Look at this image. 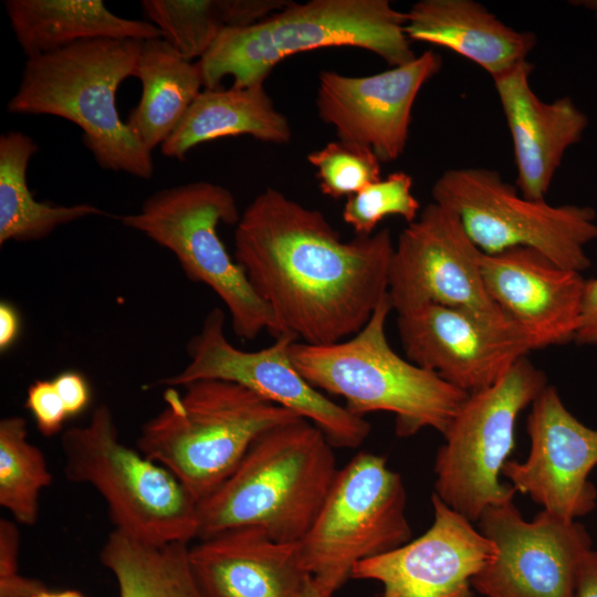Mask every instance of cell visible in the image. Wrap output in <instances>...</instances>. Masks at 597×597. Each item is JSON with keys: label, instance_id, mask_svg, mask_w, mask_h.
I'll list each match as a JSON object with an SVG mask.
<instances>
[{"label": "cell", "instance_id": "34", "mask_svg": "<svg viewBox=\"0 0 597 597\" xmlns=\"http://www.w3.org/2000/svg\"><path fill=\"white\" fill-rule=\"evenodd\" d=\"M52 380L69 417L77 416L87 408L91 400V389L82 374L75 370H65Z\"/></svg>", "mask_w": 597, "mask_h": 597}, {"label": "cell", "instance_id": "11", "mask_svg": "<svg viewBox=\"0 0 597 597\" xmlns=\"http://www.w3.org/2000/svg\"><path fill=\"white\" fill-rule=\"evenodd\" d=\"M433 202L451 210L476 248L494 254L512 248L538 251L582 273L591 264L585 247L597 240L596 212L577 205L532 200L489 168H451L434 181Z\"/></svg>", "mask_w": 597, "mask_h": 597}, {"label": "cell", "instance_id": "2", "mask_svg": "<svg viewBox=\"0 0 597 597\" xmlns=\"http://www.w3.org/2000/svg\"><path fill=\"white\" fill-rule=\"evenodd\" d=\"M143 43L94 39L28 57L7 111L67 119L81 128L83 144L101 168L150 179L151 151L116 107V92L135 76Z\"/></svg>", "mask_w": 597, "mask_h": 597}, {"label": "cell", "instance_id": "40", "mask_svg": "<svg viewBox=\"0 0 597 597\" xmlns=\"http://www.w3.org/2000/svg\"><path fill=\"white\" fill-rule=\"evenodd\" d=\"M575 3H580V6L591 10L597 17V1H579Z\"/></svg>", "mask_w": 597, "mask_h": 597}, {"label": "cell", "instance_id": "36", "mask_svg": "<svg viewBox=\"0 0 597 597\" xmlns=\"http://www.w3.org/2000/svg\"><path fill=\"white\" fill-rule=\"evenodd\" d=\"M20 333V316L17 308L7 301L0 303V350L7 352Z\"/></svg>", "mask_w": 597, "mask_h": 597}, {"label": "cell", "instance_id": "25", "mask_svg": "<svg viewBox=\"0 0 597 597\" xmlns=\"http://www.w3.org/2000/svg\"><path fill=\"white\" fill-rule=\"evenodd\" d=\"M135 77L142 96L127 124L150 150L175 132L203 86L198 63L179 55L163 38L145 40Z\"/></svg>", "mask_w": 597, "mask_h": 597}, {"label": "cell", "instance_id": "27", "mask_svg": "<svg viewBox=\"0 0 597 597\" xmlns=\"http://www.w3.org/2000/svg\"><path fill=\"white\" fill-rule=\"evenodd\" d=\"M39 150L34 139L19 130L0 137V244L27 242L50 235L57 227L91 216H106L88 203L53 206L35 200L27 171Z\"/></svg>", "mask_w": 597, "mask_h": 597}, {"label": "cell", "instance_id": "32", "mask_svg": "<svg viewBox=\"0 0 597 597\" xmlns=\"http://www.w3.org/2000/svg\"><path fill=\"white\" fill-rule=\"evenodd\" d=\"M20 532L15 521L0 520V597H33L44 584L19 573Z\"/></svg>", "mask_w": 597, "mask_h": 597}, {"label": "cell", "instance_id": "21", "mask_svg": "<svg viewBox=\"0 0 597 597\" xmlns=\"http://www.w3.org/2000/svg\"><path fill=\"white\" fill-rule=\"evenodd\" d=\"M189 554L208 597H300L310 577L297 543L280 542L255 526L200 540Z\"/></svg>", "mask_w": 597, "mask_h": 597}, {"label": "cell", "instance_id": "38", "mask_svg": "<svg viewBox=\"0 0 597 597\" xmlns=\"http://www.w3.org/2000/svg\"><path fill=\"white\" fill-rule=\"evenodd\" d=\"M33 597H85V596L81 591L75 590V589L51 591L45 588L36 593Z\"/></svg>", "mask_w": 597, "mask_h": 597}, {"label": "cell", "instance_id": "35", "mask_svg": "<svg viewBox=\"0 0 597 597\" xmlns=\"http://www.w3.org/2000/svg\"><path fill=\"white\" fill-rule=\"evenodd\" d=\"M577 345H597V276L586 280L578 328Z\"/></svg>", "mask_w": 597, "mask_h": 597}, {"label": "cell", "instance_id": "22", "mask_svg": "<svg viewBox=\"0 0 597 597\" xmlns=\"http://www.w3.org/2000/svg\"><path fill=\"white\" fill-rule=\"evenodd\" d=\"M409 41L451 50L485 70L492 78L521 62L537 40L501 21L474 0H420L406 12Z\"/></svg>", "mask_w": 597, "mask_h": 597}, {"label": "cell", "instance_id": "6", "mask_svg": "<svg viewBox=\"0 0 597 597\" xmlns=\"http://www.w3.org/2000/svg\"><path fill=\"white\" fill-rule=\"evenodd\" d=\"M391 311L387 293L367 324L349 339L328 345L296 341L290 358L313 387L342 397L352 413L391 412L399 437L423 428L443 436L468 394L391 348L386 336Z\"/></svg>", "mask_w": 597, "mask_h": 597}, {"label": "cell", "instance_id": "19", "mask_svg": "<svg viewBox=\"0 0 597 597\" xmlns=\"http://www.w3.org/2000/svg\"><path fill=\"white\" fill-rule=\"evenodd\" d=\"M480 270L491 300L540 349L574 342L586 280L530 248L486 254Z\"/></svg>", "mask_w": 597, "mask_h": 597}, {"label": "cell", "instance_id": "8", "mask_svg": "<svg viewBox=\"0 0 597 597\" xmlns=\"http://www.w3.org/2000/svg\"><path fill=\"white\" fill-rule=\"evenodd\" d=\"M240 217L229 189L193 181L154 192L138 212L119 220L169 250L190 281L210 287L228 308L238 337L250 341L268 331L275 338L271 311L218 234L220 223L237 224Z\"/></svg>", "mask_w": 597, "mask_h": 597}, {"label": "cell", "instance_id": "10", "mask_svg": "<svg viewBox=\"0 0 597 597\" xmlns=\"http://www.w3.org/2000/svg\"><path fill=\"white\" fill-rule=\"evenodd\" d=\"M547 378L527 356L492 386L468 395L443 434L434 461V494L470 522L512 501L515 489L500 482L514 450L519 413L547 386Z\"/></svg>", "mask_w": 597, "mask_h": 597}, {"label": "cell", "instance_id": "29", "mask_svg": "<svg viewBox=\"0 0 597 597\" xmlns=\"http://www.w3.org/2000/svg\"><path fill=\"white\" fill-rule=\"evenodd\" d=\"M53 475L41 449L28 440L27 420L0 421V505L17 523L31 526L39 517L40 494Z\"/></svg>", "mask_w": 597, "mask_h": 597}, {"label": "cell", "instance_id": "3", "mask_svg": "<svg viewBox=\"0 0 597 597\" xmlns=\"http://www.w3.org/2000/svg\"><path fill=\"white\" fill-rule=\"evenodd\" d=\"M333 448L305 419L262 434L226 481L198 503V538L255 526L280 542L298 543L338 471Z\"/></svg>", "mask_w": 597, "mask_h": 597}, {"label": "cell", "instance_id": "14", "mask_svg": "<svg viewBox=\"0 0 597 597\" xmlns=\"http://www.w3.org/2000/svg\"><path fill=\"white\" fill-rule=\"evenodd\" d=\"M479 530L496 556L472 579L484 597H576L580 563L591 549L585 526L543 510L523 519L513 500L488 507Z\"/></svg>", "mask_w": 597, "mask_h": 597}, {"label": "cell", "instance_id": "17", "mask_svg": "<svg viewBox=\"0 0 597 597\" xmlns=\"http://www.w3.org/2000/svg\"><path fill=\"white\" fill-rule=\"evenodd\" d=\"M442 69L439 53L427 50L412 61L367 76L323 71L316 107L338 139L369 147L381 163L398 159L409 136L411 112L422 86Z\"/></svg>", "mask_w": 597, "mask_h": 597}, {"label": "cell", "instance_id": "31", "mask_svg": "<svg viewBox=\"0 0 597 597\" xmlns=\"http://www.w3.org/2000/svg\"><path fill=\"white\" fill-rule=\"evenodd\" d=\"M412 178L405 171H395L347 197L343 219L356 235L373 234L376 226L387 216H399L408 223L420 213V203L411 193Z\"/></svg>", "mask_w": 597, "mask_h": 597}, {"label": "cell", "instance_id": "7", "mask_svg": "<svg viewBox=\"0 0 597 597\" xmlns=\"http://www.w3.org/2000/svg\"><path fill=\"white\" fill-rule=\"evenodd\" d=\"M63 472L94 488L117 531L148 543L198 537V502L165 467L119 440L112 409L101 404L88 422L61 437Z\"/></svg>", "mask_w": 597, "mask_h": 597}, {"label": "cell", "instance_id": "1", "mask_svg": "<svg viewBox=\"0 0 597 597\" xmlns=\"http://www.w3.org/2000/svg\"><path fill=\"white\" fill-rule=\"evenodd\" d=\"M234 258L268 305L276 337L328 345L359 332L388 293L385 228L343 241L316 209L266 188L235 224Z\"/></svg>", "mask_w": 597, "mask_h": 597}, {"label": "cell", "instance_id": "9", "mask_svg": "<svg viewBox=\"0 0 597 597\" xmlns=\"http://www.w3.org/2000/svg\"><path fill=\"white\" fill-rule=\"evenodd\" d=\"M407 494L384 457L358 452L338 469L312 525L297 543L302 567L328 597L354 567L408 543Z\"/></svg>", "mask_w": 597, "mask_h": 597}, {"label": "cell", "instance_id": "13", "mask_svg": "<svg viewBox=\"0 0 597 597\" xmlns=\"http://www.w3.org/2000/svg\"><path fill=\"white\" fill-rule=\"evenodd\" d=\"M480 253L451 210L427 205L394 248L388 273L392 310L399 315L434 304L493 323L512 322L485 290Z\"/></svg>", "mask_w": 597, "mask_h": 597}, {"label": "cell", "instance_id": "33", "mask_svg": "<svg viewBox=\"0 0 597 597\" xmlns=\"http://www.w3.org/2000/svg\"><path fill=\"white\" fill-rule=\"evenodd\" d=\"M25 408L32 415L39 432L45 437L59 433L69 418L53 380L33 381L27 390Z\"/></svg>", "mask_w": 597, "mask_h": 597}, {"label": "cell", "instance_id": "28", "mask_svg": "<svg viewBox=\"0 0 597 597\" xmlns=\"http://www.w3.org/2000/svg\"><path fill=\"white\" fill-rule=\"evenodd\" d=\"M290 0H143L148 22L184 59L199 60L227 29L253 24Z\"/></svg>", "mask_w": 597, "mask_h": 597}, {"label": "cell", "instance_id": "20", "mask_svg": "<svg viewBox=\"0 0 597 597\" xmlns=\"http://www.w3.org/2000/svg\"><path fill=\"white\" fill-rule=\"evenodd\" d=\"M527 60L493 78L513 144L516 188L527 199L545 200L565 153L588 125L572 98L542 101L532 90Z\"/></svg>", "mask_w": 597, "mask_h": 597}, {"label": "cell", "instance_id": "37", "mask_svg": "<svg viewBox=\"0 0 597 597\" xmlns=\"http://www.w3.org/2000/svg\"><path fill=\"white\" fill-rule=\"evenodd\" d=\"M576 597H597V551L584 556L577 576Z\"/></svg>", "mask_w": 597, "mask_h": 597}, {"label": "cell", "instance_id": "23", "mask_svg": "<svg viewBox=\"0 0 597 597\" xmlns=\"http://www.w3.org/2000/svg\"><path fill=\"white\" fill-rule=\"evenodd\" d=\"M4 8L27 59L86 40L161 38L150 22L118 17L101 0H7Z\"/></svg>", "mask_w": 597, "mask_h": 597}, {"label": "cell", "instance_id": "4", "mask_svg": "<svg viewBox=\"0 0 597 597\" xmlns=\"http://www.w3.org/2000/svg\"><path fill=\"white\" fill-rule=\"evenodd\" d=\"M406 12L387 0L290 1L269 17L227 29L199 60L203 86L263 84L272 69L293 54L331 46H354L380 56L391 67L417 55L405 32Z\"/></svg>", "mask_w": 597, "mask_h": 597}, {"label": "cell", "instance_id": "15", "mask_svg": "<svg viewBox=\"0 0 597 597\" xmlns=\"http://www.w3.org/2000/svg\"><path fill=\"white\" fill-rule=\"evenodd\" d=\"M397 328L407 359L468 395L489 388L520 358L540 349L513 322L493 323L434 304L399 314Z\"/></svg>", "mask_w": 597, "mask_h": 597}, {"label": "cell", "instance_id": "16", "mask_svg": "<svg viewBox=\"0 0 597 597\" xmlns=\"http://www.w3.org/2000/svg\"><path fill=\"white\" fill-rule=\"evenodd\" d=\"M527 433L528 457L507 460L501 475L559 519L575 521L591 512L597 490L588 475L597 465V430L573 416L547 385L531 405Z\"/></svg>", "mask_w": 597, "mask_h": 597}, {"label": "cell", "instance_id": "18", "mask_svg": "<svg viewBox=\"0 0 597 597\" xmlns=\"http://www.w3.org/2000/svg\"><path fill=\"white\" fill-rule=\"evenodd\" d=\"M431 502L433 522L422 535L358 563L352 578L378 582V597H471L472 579L496 546L434 493Z\"/></svg>", "mask_w": 597, "mask_h": 597}, {"label": "cell", "instance_id": "5", "mask_svg": "<svg viewBox=\"0 0 597 597\" xmlns=\"http://www.w3.org/2000/svg\"><path fill=\"white\" fill-rule=\"evenodd\" d=\"M166 387L164 408L146 421L136 448L168 469L199 503L234 471L265 432L303 419L224 380Z\"/></svg>", "mask_w": 597, "mask_h": 597}, {"label": "cell", "instance_id": "24", "mask_svg": "<svg viewBox=\"0 0 597 597\" xmlns=\"http://www.w3.org/2000/svg\"><path fill=\"white\" fill-rule=\"evenodd\" d=\"M240 135L273 144L291 140L289 119L274 107L263 84L200 92L160 151L181 160L199 144Z\"/></svg>", "mask_w": 597, "mask_h": 597}, {"label": "cell", "instance_id": "26", "mask_svg": "<svg viewBox=\"0 0 597 597\" xmlns=\"http://www.w3.org/2000/svg\"><path fill=\"white\" fill-rule=\"evenodd\" d=\"M188 543H148L113 530L100 559L119 597H208L193 570Z\"/></svg>", "mask_w": 597, "mask_h": 597}, {"label": "cell", "instance_id": "12", "mask_svg": "<svg viewBox=\"0 0 597 597\" xmlns=\"http://www.w3.org/2000/svg\"><path fill=\"white\" fill-rule=\"evenodd\" d=\"M224 321V312L212 308L187 344L188 364L158 385L178 388L205 379L231 381L312 422L334 448H357L365 441L369 422L313 387L293 365L289 350L297 338L283 334L265 348L242 350L226 337Z\"/></svg>", "mask_w": 597, "mask_h": 597}, {"label": "cell", "instance_id": "39", "mask_svg": "<svg viewBox=\"0 0 597 597\" xmlns=\"http://www.w3.org/2000/svg\"><path fill=\"white\" fill-rule=\"evenodd\" d=\"M300 597H328L314 583L310 576L302 589Z\"/></svg>", "mask_w": 597, "mask_h": 597}, {"label": "cell", "instance_id": "30", "mask_svg": "<svg viewBox=\"0 0 597 597\" xmlns=\"http://www.w3.org/2000/svg\"><path fill=\"white\" fill-rule=\"evenodd\" d=\"M317 169L322 193L338 199L352 196L381 179V161L376 154L360 144L336 140L307 155Z\"/></svg>", "mask_w": 597, "mask_h": 597}]
</instances>
